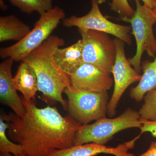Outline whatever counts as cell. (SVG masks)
<instances>
[{
  "label": "cell",
  "instance_id": "7402d4cb",
  "mask_svg": "<svg viewBox=\"0 0 156 156\" xmlns=\"http://www.w3.org/2000/svg\"><path fill=\"white\" fill-rule=\"evenodd\" d=\"M140 156H156V141L151 143L147 150Z\"/></svg>",
  "mask_w": 156,
  "mask_h": 156
},
{
  "label": "cell",
  "instance_id": "5b68a950",
  "mask_svg": "<svg viewBox=\"0 0 156 156\" xmlns=\"http://www.w3.org/2000/svg\"><path fill=\"white\" fill-rule=\"evenodd\" d=\"M135 1L136 10L134 16L124 21L131 23L132 33L136 42V53L128 60L134 69L139 73L144 52H146L150 57L156 58V39L154 34L153 26L156 23V20L152 9L142 5L140 0Z\"/></svg>",
  "mask_w": 156,
  "mask_h": 156
},
{
  "label": "cell",
  "instance_id": "6da1fadb",
  "mask_svg": "<svg viewBox=\"0 0 156 156\" xmlns=\"http://www.w3.org/2000/svg\"><path fill=\"white\" fill-rule=\"evenodd\" d=\"M23 101L22 116L14 112L1 114L9 125L7 131L11 140L22 146L28 156H48L54 151L74 145V138L81 126L70 115H62L55 107H37L34 101Z\"/></svg>",
  "mask_w": 156,
  "mask_h": 156
},
{
  "label": "cell",
  "instance_id": "4316f807",
  "mask_svg": "<svg viewBox=\"0 0 156 156\" xmlns=\"http://www.w3.org/2000/svg\"><path fill=\"white\" fill-rule=\"evenodd\" d=\"M14 156H27V155L25 154L24 153H23L22 154H20L17 155H14Z\"/></svg>",
  "mask_w": 156,
  "mask_h": 156
},
{
  "label": "cell",
  "instance_id": "277c9868",
  "mask_svg": "<svg viewBox=\"0 0 156 156\" xmlns=\"http://www.w3.org/2000/svg\"><path fill=\"white\" fill-rule=\"evenodd\" d=\"M65 15L64 10L58 6L40 15L34 27L25 37L11 46L1 48V58H11L14 61H22L51 36Z\"/></svg>",
  "mask_w": 156,
  "mask_h": 156
},
{
  "label": "cell",
  "instance_id": "9c48e42d",
  "mask_svg": "<svg viewBox=\"0 0 156 156\" xmlns=\"http://www.w3.org/2000/svg\"><path fill=\"white\" fill-rule=\"evenodd\" d=\"M116 46L115 61L113 68L114 78V89L108 105L107 114L109 116L115 115L119 101L124 92L130 85L139 82L141 75L133 68L126 58L124 42L114 39Z\"/></svg>",
  "mask_w": 156,
  "mask_h": 156
},
{
  "label": "cell",
  "instance_id": "8992f818",
  "mask_svg": "<svg viewBox=\"0 0 156 156\" xmlns=\"http://www.w3.org/2000/svg\"><path fill=\"white\" fill-rule=\"evenodd\" d=\"M64 93L68 98L69 115L81 125L106 117L109 101L107 91L84 92L71 86Z\"/></svg>",
  "mask_w": 156,
  "mask_h": 156
},
{
  "label": "cell",
  "instance_id": "8fae6325",
  "mask_svg": "<svg viewBox=\"0 0 156 156\" xmlns=\"http://www.w3.org/2000/svg\"><path fill=\"white\" fill-rule=\"evenodd\" d=\"M14 61L12 58H7L0 64V99L1 103L21 117L25 113V107L13 83L12 67Z\"/></svg>",
  "mask_w": 156,
  "mask_h": 156
},
{
  "label": "cell",
  "instance_id": "ffe728a7",
  "mask_svg": "<svg viewBox=\"0 0 156 156\" xmlns=\"http://www.w3.org/2000/svg\"><path fill=\"white\" fill-rule=\"evenodd\" d=\"M111 9L119 14L123 21L131 19L135 12V10L129 5L128 0H112Z\"/></svg>",
  "mask_w": 156,
  "mask_h": 156
},
{
  "label": "cell",
  "instance_id": "ba28073f",
  "mask_svg": "<svg viewBox=\"0 0 156 156\" xmlns=\"http://www.w3.org/2000/svg\"><path fill=\"white\" fill-rule=\"evenodd\" d=\"M97 0H92V8L85 16H71L63 19L62 24L66 27H77L78 30H94L112 35L129 46L132 44L130 33L131 27L120 25L107 19L100 11Z\"/></svg>",
  "mask_w": 156,
  "mask_h": 156
},
{
  "label": "cell",
  "instance_id": "e0dca14e",
  "mask_svg": "<svg viewBox=\"0 0 156 156\" xmlns=\"http://www.w3.org/2000/svg\"><path fill=\"white\" fill-rule=\"evenodd\" d=\"M12 5L27 14L37 12L40 15L53 9V0H9Z\"/></svg>",
  "mask_w": 156,
  "mask_h": 156
},
{
  "label": "cell",
  "instance_id": "4fadbf2b",
  "mask_svg": "<svg viewBox=\"0 0 156 156\" xmlns=\"http://www.w3.org/2000/svg\"><path fill=\"white\" fill-rule=\"evenodd\" d=\"M13 82L16 90L23 95L24 101H35V96L38 91L37 79L34 69L29 65L21 61L13 78Z\"/></svg>",
  "mask_w": 156,
  "mask_h": 156
},
{
  "label": "cell",
  "instance_id": "2e32d148",
  "mask_svg": "<svg viewBox=\"0 0 156 156\" xmlns=\"http://www.w3.org/2000/svg\"><path fill=\"white\" fill-rule=\"evenodd\" d=\"M141 68L143 73L141 79L130 93L131 98L138 102L143 100L147 92L156 89V58L153 62H143Z\"/></svg>",
  "mask_w": 156,
  "mask_h": 156
},
{
  "label": "cell",
  "instance_id": "603a6c76",
  "mask_svg": "<svg viewBox=\"0 0 156 156\" xmlns=\"http://www.w3.org/2000/svg\"><path fill=\"white\" fill-rule=\"evenodd\" d=\"M144 5L152 10L156 8V0H142Z\"/></svg>",
  "mask_w": 156,
  "mask_h": 156
},
{
  "label": "cell",
  "instance_id": "cb8c5ba5",
  "mask_svg": "<svg viewBox=\"0 0 156 156\" xmlns=\"http://www.w3.org/2000/svg\"><path fill=\"white\" fill-rule=\"evenodd\" d=\"M0 2H1L0 4H1V10H2V11H6L8 9V6L5 4L3 0H0Z\"/></svg>",
  "mask_w": 156,
  "mask_h": 156
},
{
  "label": "cell",
  "instance_id": "52a82bcc",
  "mask_svg": "<svg viewBox=\"0 0 156 156\" xmlns=\"http://www.w3.org/2000/svg\"><path fill=\"white\" fill-rule=\"evenodd\" d=\"M82 37L84 63L95 66L110 75L115 61L114 40L107 34L94 30H78Z\"/></svg>",
  "mask_w": 156,
  "mask_h": 156
},
{
  "label": "cell",
  "instance_id": "d6986e66",
  "mask_svg": "<svg viewBox=\"0 0 156 156\" xmlns=\"http://www.w3.org/2000/svg\"><path fill=\"white\" fill-rule=\"evenodd\" d=\"M144 103L140 109V119L156 122V89L146 93Z\"/></svg>",
  "mask_w": 156,
  "mask_h": 156
},
{
  "label": "cell",
  "instance_id": "44dd1931",
  "mask_svg": "<svg viewBox=\"0 0 156 156\" xmlns=\"http://www.w3.org/2000/svg\"><path fill=\"white\" fill-rule=\"evenodd\" d=\"M142 125L140 128L141 133L149 132L154 137H156V122L148 121L140 119Z\"/></svg>",
  "mask_w": 156,
  "mask_h": 156
},
{
  "label": "cell",
  "instance_id": "7c38bea8",
  "mask_svg": "<svg viewBox=\"0 0 156 156\" xmlns=\"http://www.w3.org/2000/svg\"><path fill=\"white\" fill-rule=\"evenodd\" d=\"M54 57L58 67L70 76L84 63L82 40L64 48H58L54 53Z\"/></svg>",
  "mask_w": 156,
  "mask_h": 156
},
{
  "label": "cell",
  "instance_id": "9a60e30c",
  "mask_svg": "<svg viewBox=\"0 0 156 156\" xmlns=\"http://www.w3.org/2000/svg\"><path fill=\"white\" fill-rule=\"evenodd\" d=\"M119 153L118 147H108L97 144H85L73 145L64 149L54 151L48 156H95L101 154L116 156Z\"/></svg>",
  "mask_w": 156,
  "mask_h": 156
},
{
  "label": "cell",
  "instance_id": "3957f363",
  "mask_svg": "<svg viewBox=\"0 0 156 156\" xmlns=\"http://www.w3.org/2000/svg\"><path fill=\"white\" fill-rule=\"evenodd\" d=\"M142 125L139 112L128 108L116 118L105 117L93 124L81 125L75 135L74 145L91 143L105 145L118 132L128 128H140Z\"/></svg>",
  "mask_w": 156,
  "mask_h": 156
},
{
  "label": "cell",
  "instance_id": "30bf717a",
  "mask_svg": "<svg viewBox=\"0 0 156 156\" xmlns=\"http://www.w3.org/2000/svg\"><path fill=\"white\" fill-rule=\"evenodd\" d=\"M72 86L81 91L102 92L113 86L110 75L93 65L84 63L70 76Z\"/></svg>",
  "mask_w": 156,
  "mask_h": 156
},
{
  "label": "cell",
  "instance_id": "5bb4252c",
  "mask_svg": "<svg viewBox=\"0 0 156 156\" xmlns=\"http://www.w3.org/2000/svg\"><path fill=\"white\" fill-rule=\"evenodd\" d=\"M30 27L14 15L0 17V42H18L30 32Z\"/></svg>",
  "mask_w": 156,
  "mask_h": 156
},
{
  "label": "cell",
  "instance_id": "484cf974",
  "mask_svg": "<svg viewBox=\"0 0 156 156\" xmlns=\"http://www.w3.org/2000/svg\"><path fill=\"white\" fill-rule=\"evenodd\" d=\"M154 16L156 20V8L152 10Z\"/></svg>",
  "mask_w": 156,
  "mask_h": 156
},
{
  "label": "cell",
  "instance_id": "d4e9b609",
  "mask_svg": "<svg viewBox=\"0 0 156 156\" xmlns=\"http://www.w3.org/2000/svg\"><path fill=\"white\" fill-rule=\"evenodd\" d=\"M98 2V3L99 4H102V3L105 2L106 0H97Z\"/></svg>",
  "mask_w": 156,
  "mask_h": 156
},
{
  "label": "cell",
  "instance_id": "ac0fdd59",
  "mask_svg": "<svg viewBox=\"0 0 156 156\" xmlns=\"http://www.w3.org/2000/svg\"><path fill=\"white\" fill-rule=\"evenodd\" d=\"M0 117V156H11V154L17 155L23 153L22 146L14 143L9 140L6 134V130L9 128L8 123Z\"/></svg>",
  "mask_w": 156,
  "mask_h": 156
},
{
  "label": "cell",
  "instance_id": "7a4b0ae2",
  "mask_svg": "<svg viewBox=\"0 0 156 156\" xmlns=\"http://www.w3.org/2000/svg\"><path fill=\"white\" fill-rule=\"evenodd\" d=\"M64 44L63 39L51 35L22 61L34 69L37 79L38 91L42 92L44 98L59 102L66 110L67 105L62 94L67 87L72 86L71 77L59 68L54 57L56 49Z\"/></svg>",
  "mask_w": 156,
  "mask_h": 156
}]
</instances>
